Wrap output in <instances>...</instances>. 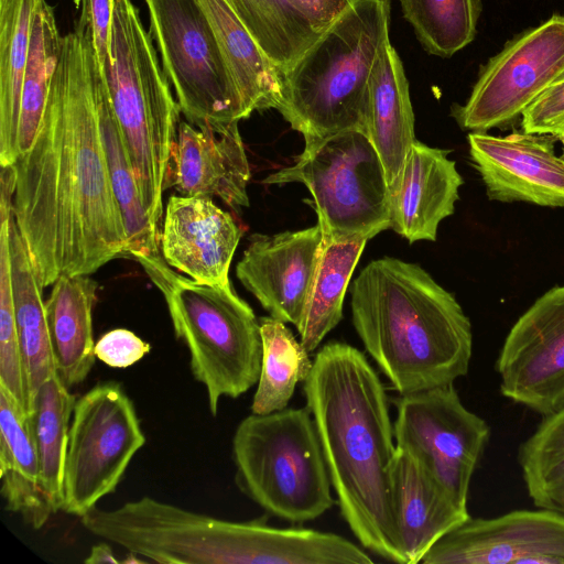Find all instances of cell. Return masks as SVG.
Segmentation results:
<instances>
[{"label":"cell","mask_w":564,"mask_h":564,"mask_svg":"<svg viewBox=\"0 0 564 564\" xmlns=\"http://www.w3.org/2000/svg\"><path fill=\"white\" fill-rule=\"evenodd\" d=\"M241 236L231 215L213 199L172 195L165 207L160 248L166 263L192 280L228 285Z\"/></svg>","instance_id":"18"},{"label":"cell","mask_w":564,"mask_h":564,"mask_svg":"<svg viewBox=\"0 0 564 564\" xmlns=\"http://www.w3.org/2000/svg\"><path fill=\"white\" fill-rule=\"evenodd\" d=\"M522 131L552 135L564 130V80L540 96L521 116Z\"/></svg>","instance_id":"36"},{"label":"cell","mask_w":564,"mask_h":564,"mask_svg":"<svg viewBox=\"0 0 564 564\" xmlns=\"http://www.w3.org/2000/svg\"><path fill=\"white\" fill-rule=\"evenodd\" d=\"M423 564H564V513L514 510L471 517L442 536Z\"/></svg>","instance_id":"14"},{"label":"cell","mask_w":564,"mask_h":564,"mask_svg":"<svg viewBox=\"0 0 564 564\" xmlns=\"http://www.w3.org/2000/svg\"><path fill=\"white\" fill-rule=\"evenodd\" d=\"M262 338L261 370L251 413L267 414L288 408L299 382L308 376L313 361L284 322L259 319Z\"/></svg>","instance_id":"30"},{"label":"cell","mask_w":564,"mask_h":564,"mask_svg":"<svg viewBox=\"0 0 564 564\" xmlns=\"http://www.w3.org/2000/svg\"><path fill=\"white\" fill-rule=\"evenodd\" d=\"M422 47L451 57L473 42L481 10L479 0H398Z\"/></svg>","instance_id":"34"},{"label":"cell","mask_w":564,"mask_h":564,"mask_svg":"<svg viewBox=\"0 0 564 564\" xmlns=\"http://www.w3.org/2000/svg\"><path fill=\"white\" fill-rule=\"evenodd\" d=\"M231 449L238 488L267 513L304 523L336 502L306 405L251 413L238 424Z\"/></svg>","instance_id":"7"},{"label":"cell","mask_w":564,"mask_h":564,"mask_svg":"<svg viewBox=\"0 0 564 564\" xmlns=\"http://www.w3.org/2000/svg\"><path fill=\"white\" fill-rule=\"evenodd\" d=\"M62 44L53 8L37 0L32 18L29 58L22 87L18 154L26 153L37 134L46 108ZM18 156V158H19Z\"/></svg>","instance_id":"31"},{"label":"cell","mask_w":564,"mask_h":564,"mask_svg":"<svg viewBox=\"0 0 564 564\" xmlns=\"http://www.w3.org/2000/svg\"><path fill=\"white\" fill-rule=\"evenodd\" d=\"M366 133L382 161L391 192L416 140L409 82L391 43L371 75Z\"/></svg>","instance_id":"22"},{"label":"cell","mask_w":564,"mask_h":564,"mask_svg":"<svg viewBox=\"0 0 564 564\" xmlns=\"http://www.w3.org/2000/svg\"><path fill=\"white\" fill-rule=\"evenodd\" d=\"M250 166L238 122L194 126L181 121L165 188L178 195L220 198L235 210L249 206Z\"/></svg>","instance_id":"17"},{"label":"cell","mask_w":564,"mask_h":564,"mask_svg":"<svg viewBox=\"0 0 564 564\" xmlns=\"http://www.w3.org/2000/svg\"><path fill=\"white\" fill-rule=\"evenodd\" d=\"M324 31L348 7L351 0H284Z\"/></svg>","instance_id":"39"},{"label":"cell","mask_w":564,"mask_h":564,"mask_svg":"<svg viewBox=\"0 0 564 564\" xmlns=\"http://www.w3.org/2000/svg\"><path fill=\"white\" fill-rule=\"evenodd\" d=\"M76 400L56 373L36 391L30 412L42 490L55 512L62 508L64 464Z\"/></svg>","instance_id":"29"},{"label":"cell","mask_w":564,"mask_h":564,"mask_svg":"<svg viewBox=\"0 0 564 564\" xmlns=\"http://www.w3.org/2000/svg\"><path fill=\"white\" fill-rule=\"evenodd\" d=\"M448 153L415 140L390 192V228L410 243L436 240L440 223L455 210L464 181Z\"/></svg>","instance_id":"20"},{"label":"cell","mask_w":564,"mask_h":564,"mask_svg":"<svg viewBox=\"0 0 564 564\" xmlns=\"http://www.w3.org/2000/svg\"><path fill=\"white\" fill-rule=\"evenodd\" d=\"M75 7L80 10L78 23L89 29L102 73L109 59L110 28L113 0H74Z\"/></svg>","instance_id":"38"},{"label":"cell","mask_w":564,"mask_h":564,"mask_svg":"<svg viewBox=\"0 0 564 564\" xmlns=\"http://www.w3.org/2000/svg\"><path fill=\"white\" fill-rule=\"evenodd\" d=\"M98 67L91 33L77 22L62 36L35 140L14 163L12 213L43 289L127 257L99 126Z\"/></svg>","instance_id":"1"},{"label":"cell","mask_w":564,"mask_h":564,"mask_svg":"<svg viewBox=\"0 0 564 564\" xmlns=\"http://www.w3.org/2000/svg\"><path fill=\"white\" fill-rule=\"evenodd\" d=\"M395 446L417 459L463 507L490 429L469 411L453 384L399 394L393 400Z\"/></svg>","instance_id":"11"},{"label":"cell","mask_w":564,"mask_h":564,"mask_svg":"<svg viewBox=\"0 0 564 564\" xmlns=\"http://www.w3.org/2000/svg\"><path fill=\"white\" fill-rule=\"evenodd\" d=\"M271 63L284 72L323 33L284 0H226Z\"/></svg>","instance_id":"32"},{"label":"cell","mask_w":564,"mask_h":564,"mask_svg":"<svg viewBox=\"0 0 564 564\" xmlns=\"http://www.w3.org/2000/svg\"><path fill=\"white\" fill-rule=\"evenodd\" d=\"M37 0H0V165L18 160L21 96Z\"/></svg>","instance_id":"27"},{"label":"cell","mask_w":564,"mask_h":564,"mask_svg":"<svg viewBox=\"0 0 564 564\" xmlns=\"http://www.w3.org/2000/svg\"><path fill=\"white\" fill-rule=\"evenodd\" d=\"M214 30L227 67L249 115L276 109L280 70L271 63L226 0H197Z\"/></svg>","instance_id":"25"},{"label":"cell","mask_w":564,"mask_h":564,"mask_svg":"<svg viewBox=\"0 0 564 564\" xmlns=\"http://www.w3.org/2000/svg\"><path fill=\"white\" fill-rule=\"evenodd\" d=\"M11 216L0 217V386L4 387L30 413L31 401L17 328L12 290L9 247Z\"/></svg>","instance_id":"35"},{"label":"cell","mask_w":564,"mask_h":564,"mask_svg":"<svg viewBox=\"0 0 564 564\" xmlns=\"http://www.w3.org/2000/svg\"><path fill=\"white\" fill-rule=\"evenodd\" d=\"M45 301L56 373L67 388L89 375L94 354L93 308L98 283L88 274L62 275Z\"/></svg>","instance_id":"23"},{"label":"cell","mask_w":564,"mask_h":564,"mask_svg":"<svg viewBox=\"0 0 564 564\" xmlns=\"http://www.w3.org/2000/svg\"><path fill=\"white\" fill-rule=\"evenodd\" d=\"M109 51L102 76L110 104L145 209L160 227L181 109L160 65L153 39L131 0H113Z\"/></svg>","instance_id":"5"},{"label":"cell","mask_w":564,"mask_h":564,"mask_svg":"<svg viewBox=\"0 0 564 564\" xmlns=\"http://www.w3.org/2000/svg\"><path fill=\"white\" fill-rule=\"evenodd\" d=\"M390 0H351L281 75L276 110L304 140L366 132L370 79L390 44Z\"/></svg>","instance_id":"4"},{"label":"cell","mask_w":564,"mask_h":564,"mask_svg":"<svg viewBox=\"0 0 564 564\" xmlns=\"http://www.w3.org/2000/svg\"><path fill=\"white\" fill-rule=\"evenodd\" d=\"M145 435L133 404L119 382L94 386L76 400L63 475L61 510L84 517L113 492Z\"/></svg>","instance_id":"10"},{"label":"cell","mask_w":564,"mask_h":564,"mask_svg":"<svg viewBox=\"0 0 564 564\" xmlns=\"http://www.w3.org/2000/svg\"><path fill=\"white\" fill-rule=\"evenodd\" d=\"M501 393L547 415L564 405V285L541 295L514 323L497 358Z\"/></svg>","instance_id":"13"},{"label":"cell","mask_w":564,"mask_h":564,"mask_svg":"<svg viewBox=\"0 0 564 564\" xmlns=\"http://www.w3.org/2000/svg\"><path fill=\"white\" fill-rule=\"evenodd\" d=\"M291 182L310 191L324 242L369 240L391 226L386 170L365 131L351 129L306 140L293 165L262 181Z\"/></svg>","instance_id":"8"},{"label":"cell","mask_w":564,"mask_h":564,"mask_svg":"<svg viewBox=\"0 0 564 564\" xmlns=\"http://www.w3.org/2000/svg\"><path fill=\"white\" fill-rule=\"evenodd\" d=\"M0 479L6 509L34 529L55 510L41 486L40 462L30 413L0 386Z\"/></svg>","instance_id":"21"},{"label":"cell","mask_w":564,"mask_h":564,"mask_svg":"<svg viewBox=\"0 0 564 564\" xmlns=\"http://www.w3.org/2000/svg\"><path fill=\"white\" fill-rule=\"evenodd\" d=\"M323 251L321 226L249 237L236 274L271 317L302 322Z\"/></svg>","instance_id":"15"},{"label":"cell","mask_w":564,"mask_h":564,"mask_svg":"<svg viewBox=\"0 0 564 564\" xmlns=\"http://www.w3.org/2000/svg\"><path fill=\"white\" fill-rule=\"evenodd\" d=\"M150 350L149 343L126 328L109 330L94 346L96 358L112 368L130 367L140 361Z\"/></svg>","instance_id":"37"},{"label":"cell","mask_w":564,"mask_h":564,"mask_svg":"<svg viewBox=\"0 0 564 564\" xmlns=\"http://www.w3.org/2000/svg\"><path fill=\"white\" fill-rule=\"evenodd\" d=\"M350 294L355 330L399 394L453 384L467 375L470 321L422 267L391 257L373 260Z\"/></svg>","instance_id":"3"},{"label":"cell","mask_w":564,"mask_h":564,"mask_svg":"<svg viewBox=\"0 0 564 564\" xmlns=\"http://www.w3.org/2000/svg\"><path fill=\"white\" fill-rule=\"evenodd\" d=\"M556 139L561 141V143H562V145H563V149H564V130L562 131V133H561V134H558V135L556 137Z\"/></svg>","instance_id":"41"},{"label":"cell","mask_w":564,"mask_h":564,"mask_svg":"<svg viewBox=\"0 0 564 564\" xmlns=\"http://www.w3.org/2000/svg\"><path fill=\"white\" fill-rule=\"evenodd\" d=\"M467 139L471 161L490 199L564 207V156L555 153L554 137L471 131Z\"/></svg>","instance_id":"16"},{"label":"cell","mask_w":564,"mask_h":564,"mask_svg":"<svg viewBox=\"0 0 564 564\" xmlns=\"http://www.w3.org/2000/svg\"><path fill=\"white\" fill-rule=\"evenodd\" d=\"M564 80V17L553 15L497 54L453 116L463 129L486 132L522 116L540 96Z\"/></svg>","instance_id":"12"},{"label":"cell","mask_w":564,"mask_h":564,"mask_svg":"<svg viewBox=\"0 0 564 564\" xmlns=\"http://www.w3.org/2000/svg\"><path fill=\"white\" fill-rule=\"evenodd\" d=\"M9 247L17 328L26 383L32 402L40 387L56 375L55 360L45 314V302L26 246L10 218Z\"/></svg>","instance_id":"26"},{"label":"cell","mask_w":564,"mask_h":564,"mask_svg":"<svg viewBox=\"0 0 564 564\" xmlns=\"http://www.w3.org/2000/svg\"><path fill=\"white\" fill-rule=\"evenodd\" d=\"M167 305L175 336L189 352L193 377L207 393L213 416L221 398H239L258 383L260 322L231 283L210 285L181 275L162 254L137 260Z\"/></svg>","instance_id":"6"},{"label":"cell","mask_w":564,"mask_h":564,"mask_svg":"<svg viewBox=\"0 0 564 564\" xmlns=\"http://www.w3.org/2000/svg\"><path fill=\"white\" fill-rule=\"evenodd\" d=\"M358 238L324 242L310 299L296 328L300 341L311 354L343 318V303L349 280L367 243Z\"/></svg>","instance_id":"28"},{"label":"cell","mask_w":564,"mask_h":564,"mask_svg":"<svg viewBox=\"0 0 564 564\" xmlns=\"http://www.w3.org/2000/svg\"><path fill=\"white\" fill-rule=\"evenodd\" d=\"M84 562L86 564L120 563L116 558L112 549L105 542L95 544Z\"/></svg>","instance_id":"40"},{"label":"cell","mask_w":564,"mask_h":564,"mask_svg":"<svg viewBox=\"0 0 564 564\" xmlns=\"http://www.w3.org/2000/svg\"><path fill=\"white\" fill-rule=\"evenodd\" d=\"M96 73V101L102 144L112 191L119 205L127 234V258L161 253V229L143 204L137 174L113 113L102 73Z\"/></svg>","instance_id":"24"},{"label":"cell","mask_w":564,"mask_h":564,"mask_svg":"<svg viewBox=\"0 0 564 564\" xmlns=\"http://www.w3.org/2000/svg\"><path fill=\"white\" fill-rule=\"evenodd\" d=\"M150 34L181 112L194 126L250 117L197 0H144Z\"/></svg>","instance_id":"9"},{"label":"cell","mask_w":564,"mask_h":564,"mask_svg":"<svg viewBox=\"0 0 564 564\" xmlns=\"http://www.w3.org/2000/svg\"><path fill=\"white\" fill-rule=\"evenodd\" d=\"M390 500L406 564L421 563L446 533L470 518L435 477L411 454L395 446L389 469Z\"/></svg>","instance_id":"19"},{"label":"cell","mask_w":564,"mask_h":564,"mask_svg":"<svg viewBox=\"0 0 564 564\" xmlns=\"http://www.w3.org/2000/svg\"><path fill=\"white\" fill-rule=\"evenodd\" d=\"M303 393L341 518L365 549L406 564L391 509L395 444L379 375L359 349L333 340L314 356Z\"/></svg>","instance_id":"2"},{"label":"cell","mask_w":564,"mask_h":564,"mask_svg":"<svg viewBox=\"0 0 564 564\" xmlns=\"http://www.w3.org/2000/svg\"><path fill=\"white\" fill-rule=\"evenodd\" d=\"M519 464L533 503L564 513V405L544 415L521 444Z\"/></svg>","instance_id":"33"}]
</instances>
